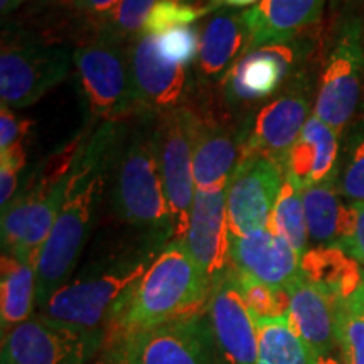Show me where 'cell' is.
<instances>
[{
	"mask_svg": "<svg viewBox=\"0 0 364 364\" xmlns=\"http://www.w3.org/2000/svg\"><path fill=\"white\" fill-rule=\"evenodd\" d=\"M122 129L124 125L120 122H105L81 145L65 203L36 262L38 309L70 282L83 253Z\"/></svg>",
	"mask_w": 364,
	"mask_h": 364,
	"instance_id": "6da1fadb",
	"label": "cell"
},
{
	"mask_svg": "<svg viewBox=\"0 0 364 364\" xmlns=\"http://www.w3.org/2000/svg\"><path fill=\"white\" fill-rule=\"evenodd\" d=\"M208 277L182 241H171L113 314L105 332V351L130 336L206 307Z\"/></svg>",
	"mask_w": 364,
	"mask_h": 364,
	"instance_id": "7a4b0ae2",
	"label": "cell"
},
{
	"mask_svg": "<svg viewBox=\"0 0 364 364\" xmlns=\"http://www.w3.org/2000/svg\"><path fill=\"white\" fill-rule=\"evenodd\" d=\"M156 115H144L129 132L122 129L113 156L112 201L117 216L139 231L149 247L162 250L174 240V226L157 156Z\"/></svg>",
	"mask_w": 364,
	"mask_h": 364,
	"instance_id": "3957f363",
	"label": "cell"
},
{
	"mask_svg": "<svg viewBox=\"0 0 364 364\" xmlns=\"http://www.w3.org/2000/svg\"><path fill=\"white\" fill-rule=\"evenodd\" d=\"M157 253L154 248H142L93 265L63 285L39 309L38 316L85 334L105 336L112 316L145 275Z\"/></svg>",
	"mask_w": 364,
	"mask_h": 364,
	"instance_id": "277c9868",
	"label": "cell"
},
{
	"mask_svg": "<svg viewBox=\"0 0 364 364\" xmlns=\"http://www.w3.org/2000/svg\"><path fill=\"white\" fill-rule=\"evenodd\" d=\"M78 83L91 117L105 122L140 113L134 76L130 66V48L124 43L100 36L97 41L81 44L73 51Z\"/></svg>",
	"mask_w": 364,
	"mask_h": 364,
	"instance_id": "5b68a950",
	"label": "cell"
},
{
	"mask_svg": "<svg viewBox=\"0 0 364 364\" xmlns=\"http://www.w3.org/2000/svg\"><path fill=\"white\" fill-rule=\"evenodd\" d=\"M124 364H220L206 307L136 332L107 349Z\"/></svg>",
	"mask_w": 364,
	"mask_h": 364,
	"instance_id": "8992f818",
	"label": "cell"
},
{
	"mask_svg": "<svg viewBox=\"0 0 364 364\" xmlns=\"http://www.w3.org/2000/svg\"><path fill=\"white\" fill-rule=\"evenodd\" d=\"M364 71V24L358 14H346L327 58L314 115L339 134L356 113Z\"/></svg>",
	"mask_w": 364,
	"mask_h": 364,
	"instance_id": "52a82bcc",
	"label": "cell"
},
{
	"mask_svg": "<svg viewBox=\"0 0 364 364\" xmlns=\"http://www.w3.org/2000/svg\"><path fill=\"white\" fill-rule=\"evenodd\" d=\"M198 124L199 117L184 107L157 118V156L174 226L172 241H184L189 228L196 198L193 161Z\"/></svg>",
	"mask_w": 364,
	"mask_h": 364,
	"instance_id": "ba28073f",
	"label": "cell"
},
{
	"mask_svg": "<svg viewBox=\"0 0 364 364\" xmlns=\"http://www.w3.org/2000/svg\"><path fill=\"white\" fill-rule=\"evenodd\" d=\"M73 51L39 41H4L0 54V102L6 108H26L66 80Z\"/></svg>",
	"mask_w": 364,
	"mask_h": 364,
	"instance_id": "9c48e42d",
	"label": "cell"
},
{
	"mask_svg": "<svg viewBox=\"0 0 364 364\" xmlns=\"http://www.w3.org/2000/svg\"><path fill=\"white\" fill-rule=\"evenodd\" d=\"M103 346L102 334H85L34 316L2 334V364H86Z\"/></svg>",
	"mask_w": 364,
	"mask_h": 364,
	"instance_id": "30bf717a",
	"label": "cell"
},
{
	"mask_svg": "<svg viewBox=\"0 0 364 364\" xmlns=\"http://www.w3.org/2000/svg\"><path fill=\"white\" fill-rule=\"evenodd\" d=\"M311 118V91L304 78L289 83L272 102L245 122L243 157L262 156L284 166L290 149Z\"/></svg>",
	"mask_w": 364,
	"mask_h": 364,
	"instance_id": "8fae6325",
	"label": "cell"
},
{
	"mask_svg": "<svg viewBox=\"0 0 364 364\" xmlns=\"http://www.w3.org/2000/svg\"><path fill=\"white\" fill-rule=\"evenodd\" d=\"M284 169L262 156L243 157L226 188L230 236H243L270 226Z\"/></svg>",
	"mask_w": 364,
	"mask_h": 364,
	"instance_id": "7c38bea8",
	"label": "cell"
},
{
	"mask_svg": "<svg viewBox=\"0 0 364 364\" xmlns=\"http://www.w3.org/2000/svg\"><path fill=\"white\" fill-rule=\"evenodd\" d=\"M206 311L221 361L226 364H257V318L245 304L233 267L211 284Z\"/></svg>",
	"mask_w": 364,
	"mask_h": 364,
	"instance_id": "4fadbf2b",
	"label": "cell"
},
{
	"mask_svg": "<svg viewBox=\"0 0 364 364\" xmlns=\"http://www.w3.org/2000/svg\"><path fill=\"white\" fill-rule=\"evenodd\" d=\"M130 66L142 115H164L181 107L188 88V68L166 58L156 36L142 34L130 46Z\"/></svg>",
	"mask_w": 364,
	"mask_h": 364,
	"instance_id": "5bb4252c",
	"label": "cell"
},
{
	"mask_svg": "<svg viewBox=\"0 0 364 364\" xmlns=\"http://www.w3.org/2000/svg\"><path fill=\"white\" fill-rule=\"evenodd\" d=\"M299 44H268L243 54L225 76L223 95L230 107L260 102L280 90L297 63Z\"/></svg>",
	"mask_w": 364,
	"mask_h": 364,
	"instance_id": "9a60e30c",
	"label": "cell"
},
{
	"mask_svg": "<svg viewBox=\"0 0 364 364\" xmlns=\"http://www.w3.org/2000/svg\"><path fill=\"white\" fill-rule=\"evenodd\" d=\"M182 243L209 284L231 267L226 189L196 191L188 233Z\"/></svg>",
	"mask_w": 364,
	"mask_h": 364,
	"instance_id": "2e32d148",
	"label": "cell"
},
{
	"mask_svg": "<svg viewBox=\"0 0 364 364\" xmlns=\"http://www.w3.org/2000/svg\"><path fill=\"white\" fill-rule=\"evenodd\" d=\"M230 260L241 275L275 289L289 290L302 275L300 255L270 228L243 236H230Z\"/></svg>",
	"mask_w": 364,
	"mask_h": 364,
	"instance_id": "e0dca14e",
	"label": "cell"
},
{
	"mask_svg": "<svg viewBox=\"0 0 364 364\" xmlns=\"http://www.w3.org/2000/svg\"><path fill=\"white\" fill-rule=\"evenodd\" d=\"M245 122L226 125L199 117L194 139L196 191H221L228 188L231 176L243 154Z\"/></svg>",
	"mask_w": 364,
	"mask_h": 364,
	"instance_id": "ac0fdd59",
	"label": "cell"
},
{
	"mask_svg": "<svg viewBox=\"0 0 364 364\" xmlns=\"http://www.w3.org/2000/svg\"><path fill=\"white\" fill-rule=\"evenodd\" d=\"M324 6L326 0H262L243 12L250 31V51L260 46L292 43L321 21Z\"/></svg>",
	"mask_w": 364,
	"mask_h": 364,
	"instance_id": "d6986e66",
	"label": "cell"
},
{
	"mask_svg": "<svg viewBox=\"0 0 364 364\" xmlns=\"http://www.w3.org/2000/svg\"><path fill=\"white\" fill-rule=\"evenodd\" d=\"M289 321L311 356L338 349L336 339V302L324 290L300 279L289 287Z\"/></svg>",
	"mask_w": 364,
	"mask_h": 364,
	"instance_id": "ffe728a7",
	"label": "cell"
},
{
	"mask_svg": "<svg viewBox=\"0 0 364 364\" xmlns=\"http://www.w3.org/2000/svg\"><path fill=\"white\" fill-rule=\"evenodd\" d=\"M250 51V31L243 12L221 11L201 29L198 75L206 81H223L236 61Z\"/></svg>",
	"mask_w": 364,
	"mask_h": 364,
	"instance_id": "44dd1931",
	"label": "cell"
},
{
	"mask_svg": "<svg viewBox=\"0 0 364 364\" xmlns=\"http://www.w3.org/2000/svg\"><path fill=\"white\" fill-rule=\"evenodd\" d=\"M339 152V132L312 113L290 149L282 169L285 174L292 176L300 188L306 189L338 171Z\"/></svg>",
	"mask_w": 364,
	"mask_h": 364,
	"instance_id": "7402d4cb",
	"label": "cell"
},
{
	"mask_svg": "<svg viewBox=\"0 0 364 364\" xmlns=\"http://www.w3.org/2000/svg\"><path fill=\"white\" fill-rule=\"evenodd\" d=\"M309 240L317 247H341L349 225V204L339 189L338 171L302 191Z\"/></svg>",
	"mask_w": 364,
	"mask_h": 364,
	"instance_id": "603a6c76",
	"label": "cell"
},
{
	"mask_svg": "<svg viewBox=\"0 0 364 364\" xmlns=\"http://www.w3.org/2000/svg\"><path fill=\"white\" fill-rule=\"evenodd\" d=\"M300 272L304 279L324 290L334 302L351 295L364 279L361 263L341 247L307 250L300 260Z\"/></svg>",
	"mask_w": 364,
	"mask_h": 364,
	"instance_id": "cb8c5ba5",
	"label": "cell"
},
{
	"mask_svg": "<svg viewBox=\"0 0 364 364\" xmlns=\"http://www.w3.org/2000/svg\"><path fill=\"white\" fill-rule=\"evenodd\" d=\"M0 322L2 334L12 327L29 321L38 302L36 263L22 262L2 253V280H0Z\"/></svg>",
	"mask_w": 364,
	"mask_h": 364,
	"instance_id": "d4e9b609",
	"label": "cell"
},
{
	"mask_svg": "<svg viewBox=\"0 0 364 364\" xmlns=\"http://www.w3.org/2000/svg\"><path fill=\"white\" fill-rule=\"evenodd\" d=\"M257 364H312L311 353L290 324L289 316L257 318Z\"/></svg>",
	"mask_w": 364,
	"mask_h": 364,
	"instance_id": "484cf974",
	"label": "cell"
},
{
	"mask_svg": "<svg viewBox=\"0 0 364 364\" xmlns=\"http://www.w3.org/2000/svg\"><path fill=\"white\" fill-rule=\"evenodd\" d=\"M302 188L292 176L284 172V182L275 206L270 216V230L292 245L300 258L309 250V231L306 221V209H304Z\"/></svg>",
	"mask_w": 364,
	"mask_h": 364,
	"instance_id": "4316f807",
	"label": "cell"
},
{
	"mask_svg": "<svg viewBox=\"0 0 364 364\" xmlns=\"http://www.w3.org/2000/svg\"><path fill=\"white\" fill-rule=\"evenodd\" d=\"M336 339L344 364H364V279L336 302Z\"/></svg>",
	"mask_w": 364,
	"mask_h": 364,
	"instance_id": "83f0119b",
	"label": "cell"
},
{
	"mask_svg": "<svg viewBox=\"0 0 364 364\" xmlns=\"http://www.w3.org/2000/svg\"><path fill=\"white\" fill-rule=\"evenodd\" d=\"M338 181L346 203H364V118L346 132L339 152Z\"/></svg>",
	"mask_w": 364,
	"mask_h": 364,
	"instance_id": "f1b7e54d",
	"label": "cell"
},
{
	"mask_svg": "<svg viewBox=\"0 0 364 364\" xmlns=\"http://www.w3.org/2000/svg\"><path fill=\"white\" fill-rule=\"evenodd\" d=\"M235 277L245 304H247L255 317L277 318L289 316V290L275 289V287L262 284V282L250 279L247 275H241L236 270Z\"/></svg>",
	"mask_w": 364,
	"mask_h": 364,
	"instance_id": "f546056e",
	"label": "cell"
},
{
	"mask_svg": "<svg viewBox=\"0 0 364 364\" xmlns=\"http://www.w3.org/2000/svg\"><path fill=\"white\" fill-rule=\"evenodd\" d=\"M216 7L220 6L215 0H213L211 6L206 7L186 6V4L174 2V0H157V4L149 14L147 21H145L142 34L161 36L166 34L167 31L176 29V27L193 26L194 22L203 19L206 14L215 11Z\"/></svg>",
	"mask_w": 364,
	"mask_h": 364,
	"instance_id": "4dcf8cb0",
	"label": "cell"
},
{
	"mask_svg": "<svg viewBox=\"0 0 364 364\" xmlns=\"http://www.w3.org/2000/svg\"><path fill=\"white\" fill-rule=\"evenodd\" d=\"M156 4L157 0H120L110 19L103 24L102 36L118 43L139 39L144 33L145 21Z\"/></svg>",
	"mask_w": 364,
	"mask_h": 364,
	"instance_id": "1f68e13d",
	"label": "cell"
},
{
	"mask_svg": "<svg viewBox=\"0 0 364 364\" xmlns=\"http://www.w3.org/2000/svg\"><path fill=\"white\" fill-rule=\"evenodd\" d=\"M156 39L164 56L177 65L188 68L194 61H198L201 31L196 27H176V29L167 31L166 34L156 36Z\"/></svg>",
	"mask_w": 364,
	"mask_h": 364,
	"instance_id": "d6a6232c",
	"label": "cell"
},
{
	"mask_svg": "<svg viewBox=\"0 0 364 364\" xmlns=\"http://www.w3.org/2000/svg\"><path fill=\"white\" fill-rule=\"evenodd\" d=\"M341 248L364 265V203L349 204V225Z\"/></svg>",
	"mask_w": 364,
	"mask_h": 364,
	"instance_id": "836d02e7",
	"label": "cell"
},
{
	"mask_svg": "<svg viewBox=\"0 0 364 364\" xmlns=\"http://www.w3.org/2000/svg\"><path fill=\"white\" fill-rule=\"evenodd\" d=\"M31 125L33 124L29 120H19L14 115L12 108L2 107V112H0V152L24 142Z\"/></svg>",
	"mask_w": 364,
	"mask_h": 364,
	"instance_id": "e575fe53",
	"label": "cell"
},
{
	"mask_svg": "<svg viewBox=\"0 0 364 364\" xmlns=\"http://www.w3.org/2000/svg\"><path fill=\"white\" fill-rule=\"evenodd\" d=\"M120 0H76L75 7L88 17L102 21L103 24L110 19Z\"/></svg>",
	"mask_w": 364,
	"mask_h": 364,
	"instance_id": "d590c367",
	"label": "cell"
},
{
	"mask_svg": "<svg viewBox=\"0 0 364 364\" xmlns=\"http://www.w3.org/2000/svg\"><path fill=\"white\" fill-rule=\"evenodd\" d=\"M312 364H344L343 358H341L339 349L327 354H318V356H312Z\"/></svg>",
	"mask_w": 364,
	"mask_h": 364,
	"instance_id": "8d00e7d4",
	"label": "cell"
},
{
	"mask_svg": "<svg viewBox=\"0 0 364 364\" xmlns=\"http://www.w3.org/2000/svg\"><path fill=\"white\" fill-rule=\"evenodd\" d=\"M220 7H231V9H241V7H250L253 4H260L262 0H215Z\"/></svg>",
	"mask_w": 364,
	"mask_h": 364,
	"instance_id": "74e56055",
	"label": "cell"
},
{
	"mask_svg": "<svg viewBox=\"0 0 364 364\" xmlns=\"http://www.w3.org/2000/svg\"><path fill=\"white\" fill-rule=\"evenodd\" d=\"M24 0H0V7H2V16L6 17L7 14H11L14 9H17Z\"/></svg>",
	"mask_w": 364,
	"mask_h": 364,
	"instance_id": "f35d334b",
	"label": "cell"
},
{
	"mask_svg": "<svg viewBox=\"0 0 364 364\" xmlns=\"http://www.w3.org/2000/svg\"><path fill=\"white\" fill-rule=\"evenodd\" d=\"M363 4H364V0H341V6H343L346 14H351L354 9L363 6Z\"/></svg>",
	"mask_w": 364,
	"mask_h": 364,
	"instance_id": "ab89813d",
	"label": "cell"
},
{
	"mask_svg": "<svg viewBox=\"0 0 364 364\" xmlns=\"http://www.w3.org/2000/svg\"><path fill=\"white\" fill-rule=\"evenodd\" d=\"M174 2L186 4V6H193V7H206V6H211L213 0H174Z\"/></svg>",
	"mask_w": 364,
	"mask_h": 364,
	"instance_id": "60d3db41",
	"label": "cell"
},
{
	"mask_svg": "<svg viewBox=\"0 0 364 364\" xmlns=\"http://www.w3.org/2000/svg\"><path fill=\"white\" fill-rule=\"evenodd\" d=\"M95 364H124V363H122L118 358L113 356V354L105 353V356L102 359H98V361Z\"/></svg>",
	"mask_w": 364,
	"mask_h": 364,
	"instance_id": "b9f144b4",
	"label": "cell"
},
{
	"mask_svg": "<svg viewBox=\"0 0 364 364\" xmlns=\"http://www.w3.org/2000/svg\"><path fill=\"white\" fill-rule=\"evenodd\" d=\"M41 2L48 6H75L76 0H41Z\"/></svg>",
	"mask_w": 364,
	"mask_h": 364,
	"instance_id": "7bdbcfd3",
	"label": "cell"
}]
</instances>
